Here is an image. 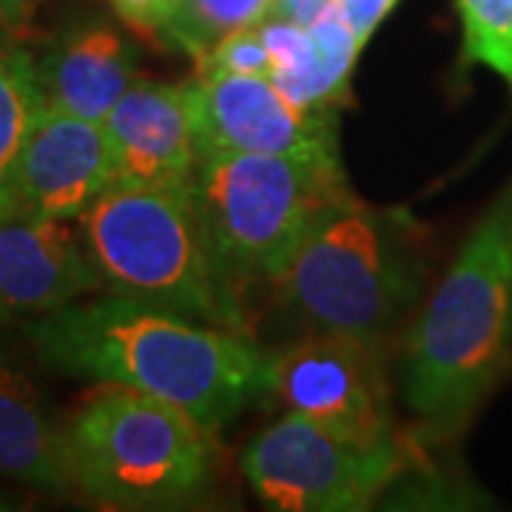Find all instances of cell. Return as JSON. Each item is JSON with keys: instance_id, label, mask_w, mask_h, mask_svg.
Instances as JSON below:
<instances>
[{"instance_id": "1", "label": "cell", "mask_w": 512, "mask_h": 512, "mask_svg": "<svg viewBox=\"0 0 512 512\" xmlns=\"http://www.w3.org/2000/svg\"><path fill=\"white\" fill-rule=\"evenodd\" d=\"M26 336L37 359L57 373L148 393L211 433L265 393L268 353L248 333L185 319L126 293L35 316Z\"/></svg>"}, {"instance_id": "2", "label": "cell", "mask_w": 512, "mask_h": 512, "mask_svg": "<svg viewBox=\"0 0 512 512\" xmlns=\"http://www.w3.org/2000/svg\"><path fill=\"white\" fill-rule=\"evenodd\" d=\"M510 362L512 177L404 336L402 399L427 439H456Z\"/></svg>"}, {"instance_id": "3", "label": "cell", "mask_w": 512, "mask_h": 512, "mask_svg": "<svg viewBox=\"0 0 512 512\" xmlns=\"http://www.w3.org/2000/svg\"><path fill=\"white\" fill-rule=\"evenodd\" d=\"M421 228L402 208L353 191L319 211L274 285L285 308L316 333L379 342L424 291Z\"/></svg>"}, {"instance_id": "4", "label": "cell", "mask_w": 512, "mask_h": 512, "mask_svg": "<svg viewBox=\"0 0 512 512\" xmlns=\"http://www.w3.org/2000/svg\"><path fill=\"white\" fill-rule=\"evenodd\" d=\"M77 222L106 288L185 319L248 333L237 282L208 239L191 185H111Z\"/></svg>"}, {"instance_id": "5", "label": "cell", "mask_w": 512, "mask_h": 512, "mask_svg": "<svg viewBox=\"0 0 512 512\" xmlns=\"http://www.w3.org/2000/svg\"><path fill=\"white\" fill-rule=\"evenodd\" d=\"M214 433L174 404L103 387L63 424L74 493L117 510L183 507L214 484Z\"/></svg>"}, {"instance_id": "6", "label": "cell", "mask_w": 512, "mask_h": 512, "mask_svg": "<svg viewBox=\"0 0 512 512\" xmlns=\"http://www.w3.org/2000/svg\"><path fill=\"white\" fill-rule=\"evenodd\" d=\"M342 163L276 154H202L191 194L202 225L234 282H274L319 211L348 194Z\"/></svg>"}, {"instance_id": "7", "label": "cell", "mask_w": 512, "mask_h": 512, "mask_svg": "<svg viewBox=\"0 0 512 512\" xmlns=\"http://www.w3.org/2000/svg\"><path fill=\"white\" fill-rule=\"evenodd\" d=\"M242 476L279 512H359L404 470V450L362 444L288 413L265 427L239 458Z\"/></svg>"}, {"instance_id": "8", "label": "cell", "mask_w": 512, "mask_h": 512, "mask_svg": "<svg viewBox=\"0 0 512 512\" xmlns=\"http://www.w3.org/2000/svg\"><path fill=\"white\" fill-rule=\"evenodd\" d=\"M265 393H274L288 413H299L345 439L399 441L376 342L313 330L308 339L268 353Z\"/></svg>"}, {"instance_id": "9", "label": "cell", "mask_w": 512, "mask_h": 512, "mask_svg": "<svg viewBox=\"0 0 512 512\" xmlns=\"http://www.w3.org/2000/svg\"><path fill=\"white\" fill-rule=\"evenodd\" d=\"M202 154H276L339 165L333 109H299L265 74L202 69L185 83Z\"/></svg>"}, {"instance_id": "10", "label": "cell", "mask_w": 512, "mask_h": 512, "mask_svg": "<svg viewBox=\"0 0 512 512\" xmlns=\"http://www.w3.org/2000/svg\"><path fill=\"white\" fill-rule=\"evenodd\" d=\"M111 185L106 123L46 106L20 154L9 220H77Z\"/></svg>"}, {"instance_id": "11", "label": "cell", "mask_w": 512, "mask_h": 512, "mask_svg": "<svg viewBox=\"0 0 512 512\" xmlns=\"http://www.w3.org/2000/svg\"><path fill=\"white\" fill-rule=\"evenodd\" d=\"M103 123L114 154V185H191L200 148L185 83L168 86L157 80H134Z\"/></svg>"}, {"instance_id": "12", "label": "cell", "mask_w": 512, "mask_h": 512, "mask_svg": "<svg viewBox=\"0 0 512 512\" xmlns=\"http://www.w3.org/2000/svg\"><path fill=\"white\" fill-rule=\"evenodd\" d=\"M106 288L66 222H0V325L35 319Z\"/></svg>"}, {"instance_id": "13", "label": "cell", "mask_w": 512, "mask_h": 512, "mask_svg": "<svg viewBox=\"0 0 512 512\" xmlns=\"http://www.w3.org/2000/svg\"><path fill=\"white\" fill-rule=\"evenodd\" d=\"M49 109L103 123L137 80V57L111 26H77L37 63Z\"/></svg>"}, {"instance_id": "14", "label": "cell", "mask_w": 512, "mask_h": 512, "mask_svg": "<svg viewBox=\"0 0 512 512\" xmlns=\"http://www.w3.org/2000/svg\"><path fill=\"white\" fill-rule=\"evenodd\" d=\"M0 476L43 493H74L63 424L20 362L0 348Z\"/></svg>"}, {"instance_id": "15", "label": "cell", "mask_w": 512, "mask_h": 512, "mask_svg": "<svg viewBox=\"0 0 512 512\" xmlns=\"http://www.w3.org/2000/svg\"><path fill=\"white\" fill-rule=\"evenodd\" d=\"M43 109L37 60L18 40L0 32V222H9L20 154Z\"/></svg>"}, {"instance_id": "16", "label": "cell", "mask_w": 512, "mask_h": 512, "mask_svg": "<svg viewBox=\"0 0 512 512\" xmlns=\"http://www.w3.org/2000/svg\"><path fill=\"white\" fill-rule=\"evenodd\" d=\"M311 37V66L299 74H274L271 80L299 109H336L348 92L353 63L365 46L356 40L336 0L313 23Z\"/></svg>"}, {"instance_id": "17", "label": "cell", "mask_w": 512, "mask_h": 512, "mask_svg": "<svg viewBox=\"0 0 512 512\" xmlns=\"http://www.w3.org/2000/svg\"><path fill=\"white\" fill-rule=\"evenodd\" d=\"M271 6L274 0H177L168 40L202 63L222 37L259 26L271 15Z\"/></svg>"}, {"instance_id": "18", "label": "cell", "mask_w": 512, "mask_h": 512, "mask_svg": "<svg viewBox=\"0 0 512 512\" xmlns=\"http://www.w3.org/2000/svg\"><path fill=\"white\" fill-rule=\"evenodd\" d=\"M461 60L498 74L512 92V0H456Z\"/></svg>"}, {"instance_id": "19", "label": "cell", "mask_w": 512, "mask_h": 512, "mask_svg": "<svg viewBox=\"0 0 512 512\" xmlns=\"http://www.w3.org/2000/svg\"><path fill=\"white\" fill-rule=\"evenodd\" d=\"M202 69L208 72H231V74H265L271 77L274 63L259 37V29H242L234 35L222 37L220 43L202 57Z\"/></svg>"}, {"instance_id": "20", "label": "cell", "mask_w": 512, "mask_h": 512, "mask_svg": "<svg viewBox=\"0 0 512 512\" xmlns=\"http://www.w3.org/2000/svg\"><path fill=\"white\" fill-rule=\"evenodd\" d=\"M259 37L271 55L274 63V74H299L311 66L313 60V37L311 29L296 26L291 20L282 18H265L259 26Z\"/></svg>"}, {"instance_id": "21", "label": "cell", "mask_w": 512, "mask_h": 512, "mask_svg": "<svg viewBox=\"0 0 512 512\" xmlns=\"http://www.w3.org/2000/svg\"><path fill=\"white\" fill-rule=\"evenodd\" d=\"M111 9L126 20L131 29L148 37H165L177 12V0H111Z\"/></svg>"}, {"instance_id": "22", "label": "cell", "mask_w": 512, "mask_h": 512, "mask_svg": "<svg viewBox=\"0 0 512 512\" xmlns=\"http://www.w3.org/2000/svg\"><path fill=\"white\" fill-rule=\"evenodd\" d=\"M336 3H339V9H342L348 26L353 29L356 40L365 46L370 35L376 32V26L390 15V9L399 0H336Z\"/></svg>"}, {"instance_id": "23", "label": "cell", "mask_w": 512, "mask_h": 512, "mask_svg": "<svg viewBox=\"0 0 512 512\" xmlns=\"http://www.w3.org/2000/svg\"><path fill=\"white\" fill-rule=\"evenodd\" d=\"M333 0H274L271 6V18L291 20L296 26L311 29L313 23L319 20V15L328 9Z\"/></svg>"}, {"instance_id": "24", "label": "cell", "mask_w": 512, "mask_h": 512, "mask_svg": "<svg viewBox=\"0 0 512 512\" xmlns=\"http://www.w3.org/2000/svg\"><path fill=\"white\" fill-rule=\"evenodd\" d=\"M23 0H0V12H18Z\"/></svg>"}, {"instance_id": "25", "label": "cell", "mask_w": 512, "mask_h": 512, "mask_svg": "<svg viewBox=\"0 0 512 512\" xmlns=\"http://www.w3.org/2000/svg\"><path fill=\"white\" fill-rule=\"evenodd\" d=\"M3 510H12V504H9V498H6V495L0 493V512Z\"/></svg>"}]
</instances>
